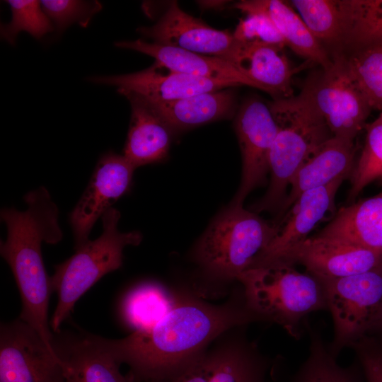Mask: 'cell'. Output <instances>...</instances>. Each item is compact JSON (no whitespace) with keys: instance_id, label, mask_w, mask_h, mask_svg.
<instances>
[{"instance_id":"cell-24","label":"cell","mask_w":382,"mask_h":382,"mask_svg":"<svg viewBox=\"0 0 382 382\" xmlns=\"http://www.w3.org/2000/svg\"><path fill=\"white\" fill-rule=\"evenodd\" d=\"M147 103L172 132L231 116L236 107L235 94L230 89L207 92L170 102Z\"/></svg>"},{"instance_id":"cell-18","label":"cell","mask_w":382,"mask_h":382,"mask_svg":"<svg viewBox=\"0 0 382 382\" xmlns=\"http://www.w3.org/2000/svg\"><path fill=\"white\" fill-rule=\"evenodd\" d=\"M344 180L337 178L325 186L301 194L279 225L274 237L249 268L308 238L325 215L334 210L335 195Z\"/></svg>"},{"instance_id":"cell-5","label":"cell","mask_w":382,"mask_h":382,"mask_svg":"<svg viewBox=\"0 0 382 382\" xmlns=\"http://www.w3.org/2000/svg\"><path fill=\"white\" fill-rule=\"evenodd\" d=\"M120 219L117 209H108L101 216V235L88 241L69 258L54 265V273L50 277L51 291L57 295V306L50 321L53 333L61 330L82 295L104 275L122 267L124 248L141 243L139 231H119Z\"/></svg>"},{"instance_id":"cell-13","label":"cell","mask_w":382,"mask_h":382,"mask_svg":"<svg viewBox=\"0 0 382 382\" xmlns=\"http://www.w3.org/2000/svg\"><path fill=\"white\" fill-rule=\"evenodd\" d=\"M135 169L123 155L108 151L101 156L86 188L69 216L75 250L89 241L98 219L130 190Z\"/></svg>"},{"instance_id":"cell-11","label":"cell","mask_w":382,"mask_h":382,"mask_svg":"<svg viewBox=\"0 0 382 382\" xmlns=\"http://www.w3.org/2000/svg\"><path fill=\"white\" fill-rule=\"evenodd\" d=\"M242 156L241 183L230 204L243 206L247 196L265 184L277 125L268 104L256 98L245 100L235 120Z\"/></svg>"},{"instance_id":"cell-31","label":"cell","mask_w":382,"mask_h":382,"mask_svg":"<svg viewBox=\"0 0 382 382\" xmlns=\"http://www.w3.org/2000/svg\"><path fill=\"white\" fill-rule=\"evenodd\" d=\"M12 17L8 23L1 25V37L14 45L20 32L29 33L37 40L52 32L54 25L36 0H8Z\"/></svg>"},{"instance_id":"cell-35","label":"cell","mask_w":382,"mask_h":382,"mask_svg":"<svg viewBox=\"0 0 382 382\" xmlns=\"http://www.w3.org/2000/svg\"><path fill=\"white\" fill-rule=\"evenodd\" d=\"M225 4V1H202V5L205 6L204 7L207 8V6H209L210 8L212 7H220L222 4Z\"/></svg>"},{"instance_id":"cell-4","label":"cell","mask_w":382,"mask_h":382,"mask_svg":"<svg viewBox=\"0 0 382 382\" xmlns=\"http://www.w3.org/2000/svg\"><path fill=\"white\" fill-rule=\"evenodd\" d=\"M277 125L269 159L270 180L260 204L275 210L284 202L287 188L301 166L333 136L312 104L301 92L269 104Z\"/></svg>"},{"instance_id":"cell-23","label":"cell","mask_w":382,"mask_h":382,"mask_svg":"<svg viewBox=\"0 0 382 382\" xmlns=\"http://www.w3.org/2000/svg\"><path fill=\"white\" fill-rule=\"evenodd\" d=\"M234 7L244 13L260 12L274 24L286 46L299 56L321 68L332 64L324 46L313 36L298 13L286 1L280 0H243Z\"/></svg>"},{"instance_id":"cell-21","label":"cell","mask_w":382,"mask_h":382,"mask_svg":"<svg viewBox=\"0 0 382 382\" xmlns=\"http://www.w3.org/2000/svg\"><path fill=\"white\" fill-rule=\"evenodd\" d=\"M124 96L132 114L123 156L135 168L163 161L173 132L145 100L131 93Z\"/></svg>"},{"instance_id":"cell-36","label":"cell","mask_w":382,"mask_h":382,"mask_svg":"<svg viewBox=\"0 0 382 382\" xmlns=\"http://www.w3.org/2000/svg\"><path fill=\"white\" fill-rule=\"evenodd\" d=\"M376 332H379V334L382 337V321H381V324H380V325H379V327H378V330H377V331ZM381 344H382V341H381Z\"/></svg>"},{"instance_id":"cell-26","label":"cell","mask_w":382,"mask_h":382,"mask_svg":"<svg viewBox=\"0 0 382 382\" xmlns=\"http://www.w3.org/2000/svg\"><path fill=\"white\" fill-rule=\"evenodd\" d=\"M176 296L155 282L139 284L129 291L122 303V316L134 331L148 330L174 306Z\"/></svg>"},{"instance_id":"cell-15","label":"cell","mask_w":382,"mask_h":382,"mask_svg":"<svg viewBox=\"0 0 382 382\" xmlns=\"http://www.w3.org/2000/svg\"><path fill=\"white\" fill-rule=\"evenodd\" d=\"M95 83L114 86L119 93L136 95L150 103L170 102L200 93L238 86L220 80L195 76L170 70L156 62L134 73L92 76Z\"/></svg>"},{"instance_id":"cell-8","label":"cell","mask_w":382,"mask_h":382,"mask_svg":"<svg viewBox=\"0 0 382 382\" xmlns=\"http://www.w3.org/2000/svg\"><path fill=\"white\" fill-rule=\"evenodd\" d=\"M301 92L333 137L354 141L372 110L340 55L332 59L330 66L309 77Z\"/></svg>"},{"instance_id":"cell-10","label":"cell","mask_w":382,"mask_h":382,"mask_svg":"<svg viewBox=\"0 0 382 382\" xmlns=\"http://www.w3.org/2000/svg\"><path fill=\"white\" fill-rule=\"evenodd\" d=\"M274 263L301 265L319 279L369 271L382 264V253L339 240L308 237L251 267Z\"/></svg>"},{"instance_id":"cell-12","label":"cell","mask_w":382,"mask_h":382,"mask_svg":"<svg viewBox=\"0 0 382 382\" xmlns=\"http://www.w3.org/2000/svg\"><path fill=\"white\" fill-rule=\"evenodd\" d=\"M268 364L256 347L240 337L207 348L168 376L154 382H265Z\"/></svg>"},{"instance_id":"cell-30","label":"cell","mask_w":382,"mask_h":382,"mask_svg":"<svg viewBox=\"0 0 382 382\" xmlns=\"http://www.w3.org/2000/svg\"><path fill=\"white\" fill-rule=\"evenodd\" d=\"M365 143L349 175L348 202L354 199L364 187L376 180H382V113L364 127Z\"/></svg>"},{"instance_id":"cell-19","label":"cell","mask_w":382,"mask_h":382,"mask_svg":"<svg viewBox=\"0 0 382 382\" xmlns=\"http://www.w3.org/2000/svg\"><path fill=\"white\" fill-rule=\"evenodd\" d=\"M234 66L273 100L294 96L292 79L298 69L284 47L241 42Z\"/></svg>"},{"instance_id":"cell-3","label":"cell","mask_w":382,"mask_h":382,"mask_svg":"<svg viewBox=\"0 0 382 382\" xmlns=\"http://www.w3.org/2000/svg\"><path fill=\"white\" fill-rule=\"evenodd\" d=\"M237 281L248 308L261 321L279 325L296 340L310 313L327 310L321 282L294 265L274 263L248 269Z\"/></svg>"},{"instance_id":"cell-6","label":"cell","mask_w":382,"mask_h":382,"mask_svg":"<svg viewBox=\"0 0 382 382\" xmlns=\"http://www.w3.org/2000/svg\"><path fill=\"white\" fill-rule=\"evenodd\" d=\"M277 231L272 223L257 213L230 204L202 234L194 249L193 258L209 279L237 281Z\"/></svg>"},{"instance_id":"cell-28","label":"cell","mask_w":382,"mask_h":382,"mask_svg":"<svg viewBox=\"0 0 382 382\" xmlns=\"http://www.w3.org/2000/svg\"><path fill=\"white\" fill-rule=\"evenodd\" d=\"M343 44L357 50L382 46V0H343Z\"/></svg>"},{"instance_id":"cell-20","label":"cell","mask_w":382,"mask_h":382,"mask_svg":"<svg viewBox=\"0 0 382 382\" xmlns=\"http://www.w3.org/2000/svg\"><path fill=\"white\" fill-rule=\"evenodd\" d=\"M117 47L149 55L155 62L175 71L195 76L228 81L236 86H256L231 63L222 59L203 55L178 47L142 39L117 42Z\"/></svg>"},{"instance_id":"cell-9","label":"cell","mask_w":382,"mask_h":382,"mask_svg":"<svg viewBox=\"0 0 382 382\" xmlns=\"http://www.w3.org/2000/svg\"><path fill=\"white\" fill-rule=\"evenodd\" d=\"M0 382H65L54 351L20 318L1 323Z\"/></svg>"},{"instance_id":"cell-32","label":"cell","mask_w":382,"mask_h":382,"mask_svg":"<svg viewBox=\"0 0 382 382\" xmlns=\"http://www.w3.org/2000/svg\"><path fill=\"white\" fill-rule=\"evenodd\" d=\"M40 4L59 33L76 23L83 28L87 27L93 16L102 8L100 3L96 1L43 0Z\"/></svg>"},{"instance_id":"cell-25","label":"cell","mask_w":382,"mask_h":382,"mask_svg":"<svg viewBox=\"0 0 382 382\" xmlns=\"http://www.w3.org/2000/svg\"><path fill=\"white\" fill-rule=\"evenodd\" d=\"M304 326L310 337L308 355L290 382H366L358 361L348 366L340 365L320 332L312 328L308 320Z\"/></svg>"},{"instance_id":"cell-22","label":"cell","mask_w":382,"mask_h":382,"mask_svg":"<svg viewBox=\"0 0 382 382\" xmlns=\"http://www.w3.org/2000/svg\"><path fill=\"white\" fill-rule=\"evenodd\" d=\"M316 236L382 253V192L342 207Z\"/></svg>"},{"instance_id":"cell-7","label":"cell","mask_w":382,"mask_h":382,"mask_svg":"<svg viewBox=\"0 0 382 382\" xmlns=\"http://www.w3.org/2000/svg\"><path fill=\"white\" fill-rule=\"evenodd\" d=\"M319 280L333 323L328 347L337 358L344 348L376 332L382 321V264L364 272Z\"/></svg>"},{"instance_id":"cell-27","label":"cell","mask_w":382,"mask_h":382,"mask_svg":"<svg viewBox=\"0 0 382 382\" xmlns=\"http://www.w3.org/2000/svg\"><path fill=\"white\" fill-rule=\"evenodd\" d=\"M288 3L323 46L344 42L343 0H291Z\"/></svg>"},{"instance_id":"cell-34","label":"cell","mask_w":382,"mask_h":382,"mask_svg":"<svg viewBox=\"0 0 382 382\" xmlns=\"http://www.w3.org/2000/svg\"><path fill=\"white\" fill-rule=\"evenodd\" d=\"M352 347L356 352L366 382H382V344L366 337Z\"/></svg>"},{"instance_id":"cell-16","label":"cell","mask_w":382,"mask_h":382,"mask_svg":"<svg viewBox=\"0 0 382 382\" xmlns=\"http://www.w3.org/2000/svg\"><path fill=\"white\" fill-rule=\"evenodd\" d=\"M52 345L63 364L65 382H135L130 371L121 374L120 362L99 335L60 330L53 333Z\"/></svg>"},{"instance_id":"cell-33","label":"cell","mask_w":382,"mask_h":382,"mask_svg":"<svg viewBox=\"0 0 382 382\" xmlns=\"http://www.w3.org/2000/svg\"><path fill=\"white\" fill-rule=\"evenodd\" d=\"M245 14V17L240 20L233 33L236 40L286 47L283 37L268 16L260 12Z\"/></svg>"},{"instance_id":"cell-29","label":"cell","mask_w":382,"mask_h":382,"mask_svg":"<svg viewBox=\"0 0 382 382\" xmlns=\"http://www.w3.org/2000/svg\"><path fill=\"white\" fill-rule=\"evenodd\" d=\"M345 61L371 110L382 113V46L356 50Z\"/></svg>"},{"instance_id":"cell-2","label":"cell","mask_w":382,"mask_h":382,"mask_svg":"<svg viewBox=\"0 0 382 382\" xmlns=\"http://www.w3.org/2000/svg\"><path fill=\"white\" fill-rule=\"evenodd\" d=\"M23 200L28 206L24 211L14 207L1 210L7 236L0 243V254L9 265L19 290L22 309L18 318L32 327L54 351L47 315L52 291L41 246L43 242L56 244L62 238L59 210L43 186L28 192Z\"/></svg>"},{"instance_id":"cell-1","label":"cell","mask_w":382,"mask_h":382,"mask_svg":"<svg viewBox=\"0 0 382 382\" xmlns=\"http://www.w3.org/2000/svg\"><path fill=\"white\" fill-rule=\"evenodd\" d=\"M261 321L240 301L209 303L190 294L176 296L171 310L151 328L103 342L113 356L130 367L135 382L161 380L194 359L224 333Z\"/></svg>"},{"instance_id":"cell-17","label":"cell","mask_w":382,"mask_h":382,"mask_svg":"<svg viewBox=\"0 0 382 382\" xmlns=\"http://www.w3.org/2000/svg\"><path fill=\"white\" fill-rule=\"evenodd\" d=\"M354 141L332 137L325 141L299 169L290 190L272 224L277 228L295 202L303 192L325 186L337 178L349 177L354 166Z\"/></svg>"},{"instance_id":"cell-14","label":"cell","mask_w":382,"mask_h":382,"mask_svg":"<svg viewBox=\"0 0 382 382\" xmlns=\"http://www.w3.org/2000/svg\"><path fill=\"white\" fill-rule=\"evenodd\" d=\"M139 33L151 42L222 59L234 66L241 42L233 33L212 28L169 4L155 24L141 27Z\"/></svg>"}]
</instances>
